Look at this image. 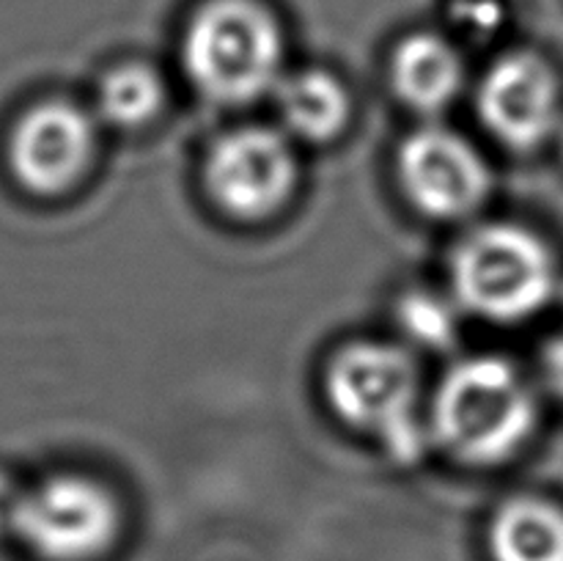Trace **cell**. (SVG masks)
<instances>
[{
    "label": "cell",
    "mask_w": 563,
    "mask_h": 561,
    "mask_svg": "<svg viewBox=\"0 0 563 561\" xmlns=\"http://www.w3.org/2000/svg\"><path fill=\"white\" fill-rule=\"evenodd\" d=\"M537 424L531 385L509 361L467 358L445 374L434 396L432 435L471 465H495L528 443Z\"/></svg>",
    "instance_id": "6da1fadb"
},
{
    "label": "cell",
    "mask_w": 563,
    "mask_h": 561,
    "mask_svg": "<svg viewBox=\"0 0 563 561\" xmlns=\"http://www.w3.org/2000/svg\"><path fill=\"white\" fill-rule=\"evenodd\" d=\"M181 58L203 97L247 105L284 77V31L258 0H207L187 25Z\"/></svg>",
    "instance_id": "7a4b0ae2"
},
{
    "label": "cell",
    "mask_w": 563,
    "mask_h": 561,
    "mask_svg": "<svg viewBox=\"0 0 563 561\" xmlns=\"http://www.w3.org/2000/svg\"><path fill=\"white\" fill-rule=\"evenodd\" d=\"M328 399L350 427L374 435L396 462L421 460L429 429L418 416L421 377L401 346L357 341L328 369Z\"/></svg>",
    "instance_id": "3957f363"
},
{
    "label": "cell",
    "mask_w": 563,
    "mask_h": 561,
    "mask_svg": "<svg viewBox=\"0 0 563 561\" xmlns=\"http://www.w3.org/2000/svg\"><path fill=\"white\" fill-rule=\"evenodd\" d=\"M555 262L533 231L509 223L476 229L451 258L460 306L489 322H522L555 295Z\"/></svg>",
    "instance_id": "277c9868"
},
{
    "label": "cell",
    "mask_w": 563,
    "mask_h": 561,
    "mask_svg": "<svg viewBox=\"0 0 563 561\" xmlns=\"http://www.w3.org/2000/svg\"><path fill=\"white\" fill-rule=\"evenodd\" d=\"M121 515L113 493L77 473L22 484L11 537L38 561H93L113 544Z\"/></svg>",
    "instance_id": "5b68a950"
},
{
    "label": "cell",
    "mask_w": 563,
    "mask_h": 561,
    "mask_svg": "<svg viewBox=\"0 0 563 561\" xmlns=\"http://www.w3.org/2000/svg\"><path fill=\"white\" fill-rule=\"evenodd\" d=\"M97 152V121L66 99H47L20 116L9 135L14 179L36 196L71 190L91 168Z\"/></svg>",
    "instance_id": "8992f818"
},
{
    "label": "cell",
    "mask_w": 563,
    "mask_h": 561,
    "mask_svg": "<svg viewBox=\"0 0 563 561\" xmlns=\"http://www.w3.org/2000/svg\"><path fill=\"white\" fill-rule=\"evenodd\" d=\"M207 185L214 201L234 218H267L295 193V148L280 132L264 127L229 132L209 152Z\"/></svg>",
    "instance_id": "52a82bcc"
},
{
    "label": "cell",
    "mask_w": 563,
    "mask_h": 561,
    "mask_svg": "<svg viewBox=\"0 0 563 561\" xmlns=\"http://www.w3.org/2000/svg\"><path fill=\"white\" fill-rule=\"evenodd\" d=\"M399 176L410 201L438 220L473 215L493 185L476 146L443 127H423L401 143Z\"/></svg>",
    "instance_id": "ba28073f"
},
{
    "label": "cell",
    "mask_w": 563,
    "mask_h": 561,
    "mask_svg": "<svg viewBox=\"0 0 563 561\" xmlns=\"http://www.w3.org/2000/svg\"><path fill=\"white\" fill-rule=\"evenodd\" d=\"M478 113L506 146L544 143L561 119V86L553 66L528 50L495 61L478 91Z\"/></svg>",
    "instance_id": "9c48e42d"
},
{
    "label": "cell",
    "mask_w": 563,
    "mask_h": 561,
    "mask_svg": "<svg viewBox=\"0 0 563 561\" xmlns=\"http://www.w3.org/2000/svg\"><path fill=\"white\" fill-rule=\"evenodd\" d=\"M465 86L460 50L438 33H416L394 55V88L401 102L418 113H440Z\"/></svg>",
    "instance_id": "30bf717a"
},
{
    "label": "cell",
    "mask_w": 563,
    "mask_h": 561,
    "mask_svg": "<svg viewBox=\"0 0 563 561\" xmlns=\"http://www.w3.org/2000/svg\"><path fill=\"white\" fill-rule=\"evenodd\" d=\"M275 97H278L275 105H278L286 130L308 143L333 141L344 130L352 113L344 82L322 69L280 77V82L275 86Z\"/></svg>",
    "instance_id": "8fae6325"
},
{
    "label": "cell",
    "mask_w": 563,
    "mask_h": 561,
    "mask_svg": "<svg viewBox=\"0 0 563 561\" xmlns=\"http://www.w3.org/2000/svg\"><path fill=\"white\" fill-rule=\"evenodd\" d=\"M493 561H563V509L542 498H515L489 522Z\"/></svg>",
    "instance_id": "7c38bea8"
},
{
    "label": "cell",
    "mask_w": 563,
    "mask_h": 561,
    "mask_svg": "<svg viewBox=\"0 0 563 561\" xmlns=\"http://www.w3.org/2000/svg\"><path fill=\"white\" fill-rule=\"evenodd\" d=\"M165 108V82L152 66L121 64L99 80L97 116L115 130L146 127Z\"/></svg>",
    "instance_id": "4fadbf2b"
},
{
    "label": "cell",
    "mask_w": 563,
    "mask_h": 561,
    "mask_svg": "<svg viewBox=\"0 0 563 561\" xmlns=\"http://www.w3.org/2000/svg\"><path fill=\"white\" fill-rule=\"evenodd\" d=\"M401 324L423 346H449L456 336V314L432 292H412L399 306Z\"/></svg>",
    "instance_id": "5bb4252c"
},
{
    "label": "cell",
    "mask_w": 563,
    "mask_h": 561,
    "mask_svg": "<svg viewBox=\"0 0 563 561\" xmlns=\"http://www.w3.org/2000/svg\"><path fill=\"white\" fill-rule=\"evenodd\" d=\"M451 16L465 31H493L504 20V3L500 0H454Z\"/></svg>",
    "instance_id": "9a60e30c"
},
{
    "label": "cell",
    "mask_w": 563,
    "mask_h": 561,
    "mask_svg": "<svg viewBox=\"0 0 563 561\" xmlns=\"http://www.w3.org/2000/svg\"><path fill=\"white\" fill-rule=\"evenodd\" d=\"M22 484L11 473L0 471V537H11L16 504H20Z\"/></svg>",
    "instance_id": "2e32d148"
},
{
    "label": "cell",
    "mask_w": 563,
    "mask_h": 561,
    "mask_svg": "<svg viewBox=\"0 0 563 561\" xmlns=\"http://www.w3.org/2000/svg\"><path fill=\"white\" fill-rule=\"evenodd\" d=\"M542 372L550 388L563 399V333L555 336V339L544 346Z\"/></svg>",
    "instance_id": "e0dca14e"
}]
</instances>
